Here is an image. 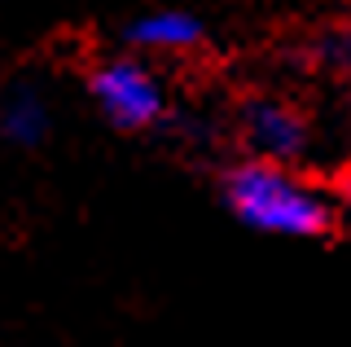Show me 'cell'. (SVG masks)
Listing matches in <instances>:
<instances>
[{
	"instance_id": "7",
	"label": "cell",
	"mask_w": 351,
	"mask_h": 347,
	"mask_svg": "<svg viewBox=\"0 0 351 347\" xmlns=\"http://www.w3.org/2000/svg\"><path fill=\"white\" fill-rule=\"evenodd\" d=\"M338 198H343L347 207H351V167L343 171V180H338Z\"/></svg>"
},
{
	"instance_id": "4",
	"label": "cell",
	"mask_w": 351,
	"mask_h": 347,
	"mask_svg": "<svg viewBox=\"0 0 351 347\" xmlns=\"http://www.w3.org/2000/svg\"><path fill=\"white\" fill-rule=\"evenodd\" d=\"M206 40L202 18L189 14V9H145L123 27V45L141 58H180V53H193Z\"/></svg>"
},
{
	"instance_id": "1",
	"label": "cell",
	"mask_w": 351,
	"mask_h": 347,
	"mask_svg": "<svg viewBox=\"0 0 351 347\" xmlns=\"http://www.w3.org/2000/svg\"><path fill=\"white\" fill-rule=\"evenodd\" d=\"M224 207L237 215L246 229L268 233V237H325L334 229V202L321 193L307 176L290 167V163L272 158H246L224 171Z\"/></svg>"
},
{
	"instance_id": "5",
	"label": "cell",
	"mask_w": 351,
	"mask_h": 347,
	"mask_svg": "<svg viewBox=\"0 0 351 347\" xmlns=\"http://www.w3.org/2000/svg\"><path fill=\"white\" fill-rule=\"evenodd\" d=\"M53 132V106L40 84L18 80L0 93V141L14 149H36Z\"/></svg>"
},
{
	"instance_id": "3",
	"label": "cell",
	"mask_w": 351,
	"mask_h": 347,
	"mask_svg": "<svg viewBox=\"0 0 351 347\" xmlns=\"http://www.w3.org/2000/svg\"><path fill=\"white\" fill-rule=\"evenodd\" d=\"M241 141H246L250 158H272V163H299L312 145V128L299 106L281 101V97H250L237 115Z\"/></svg>"
},
{
	"instance_id": "2",
	"label": "cell",
	"mask_w": 351,
	"mask_h": 347,
	"mask_svg": "<svg viewBox=\"0 0 351 347\" xmlns=\"http://www.w3.org/2000/svg\"><path fill=\"white\" fill-rule=\"evenodd\" d=\"M88 97L119 132H149L167 115V88L141 53H119L88 71Z\"/></svg>"
},
{
	"instance_id": "6",
	"label": "cell",
	"mask_w": 351,
	"mask_h": 347,
	"mask_svg": "<svg viewBox=\"0 0 351 347\" xmlns=\"http://www.w3.org/2000/svg\"><path fill=\"white\" fill-rule=\"evenodd\" d=\"M316 62L334 71H351V31H329L316 40Z\"/></svg>"
}]
</instances>
